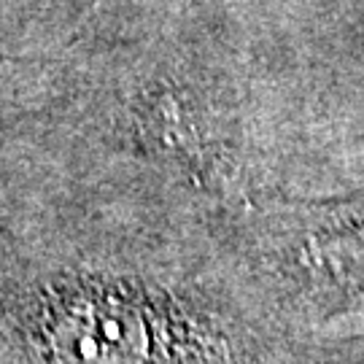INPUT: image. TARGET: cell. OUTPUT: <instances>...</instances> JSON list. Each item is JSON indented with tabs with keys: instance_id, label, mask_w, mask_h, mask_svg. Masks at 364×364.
Returning <instances> with one entry per match:
<instances>
[{
	"instance_id": "obj_3",
	"label": "cell",
	"mask_w": 364,
	"mask_h": 364,
	"mask_svg": "<svg viewBox=\"0 0 364 364\" xmlns=\"http://www.w3.org/2000/svg\"><path fill=\"white\" fill-rule=\"evenodd\" d=\"M43 65L41 57H9L0 54V103L11 97L22 87H30L36 81V70Z\"/></svg>"
},
{
	"instance_id": "obj_1",
	"label": "cell",
	"mask_w": 364,
	"mask_h": 364,
	"mask_svg": "<svg viewBox=\"0 0 364 364\" xmlns=\"http://www.w3.org/2000/svg\"><path fill=\"white\" fill-rule=\"evenodd\" d=\"M49 338L60 364H144L149 351L141 316L111 294L68 299Z\"/></svg>"
},
{
	"instance_id": "obj_2",
	"label": "cell",
	"mask_w": 364,
	"mask_h": 364,
	"mask_svg": "<svg viewBox=\"0 0 364 364\" xmlns=\"http://www.w3.org/2000/svg\"><path fill=\"white\" fill-rule=\"evenodd\" d=\"M52 0H0V54L41 57L38 30Z\"/></svg>"
}]
</instances>
